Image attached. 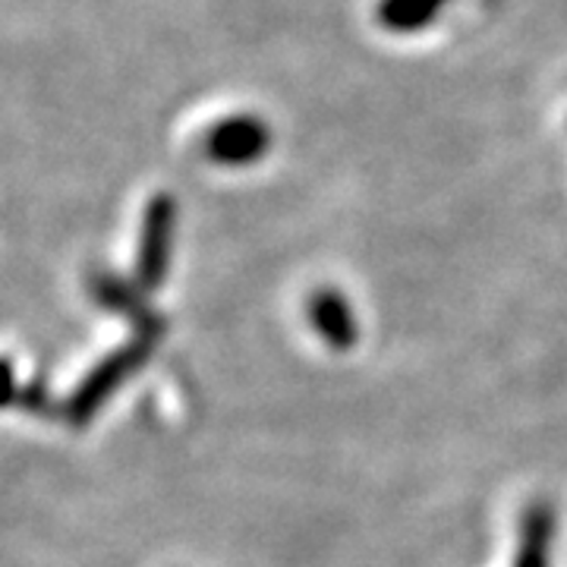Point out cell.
<instances>
[{"instance_id":"obj_1","label":"cell","mask_w":567,"mask_h":567,"mask_svg":"<svg viewBox=\"0 0 567 567\" xmlns=\"http://www.w3.org/2000/svg\"><path fill=\"white\" fill-rule=\"evenodd\" d=\"M155 350V338H145V334H136L133 341H126L123 347H117L114 353H107L102 363L95 365L80 385L73 388V394L66 398L61 416L70 425H85L92 423V416L102 410L111 394L133 375L140 372L145 360L152 357Z\"/></svg>"},{"instance_id":"obj_2","label":"cell","mask_w":567,"mask_h":567,"mask_svg":"<svg viewBox=\"0 0 567 567\" xmlns=\"http://www.w3.org/2000/svg\"><path fill=\"white\" fill-rule=\"evenodd\" d=\"M174 234H177V203L171 196H155L145 205L140 252H136V284L142 290H155L167 281L171 256H174Z\"/></svg>"},{"instance_id":"obj_3","label":"cell","mask_w":567,"mask_h":567,"mask_svg":"<svg viewBox=\"0 0 567 567\" xmlns=\"http://www.w3.org/2000/svg\"><path fill=\"white\" fill-rule=\"evenodd\" d=\"M271 145V133L256 117H230L205 136V155L224 167H246L259 162Z\"/></svg>"},{"instance_id":"obj_4","label":"cell","mask_w":567,"mask_h":567,"mask_svg":"<svg viewBox=\"0 0 567 567\" xmlns=\"http://www.w3.org/2000/svg\"><path fill=\"white\" fill-rule=\"evenodd\" d=\"M89 293L95 297V303L114 312V316H123L126 322L136 324V334H145V338H162L164 334V319L148 306V300L142 297L145 290L142 287H133L126 284L117 275L111 271H95L92 281H89Z\"/></svg>"},{"instance_id":"obj_5","label":"cell","mask_w":567,"mask_h":567,"mask_svg":"<svg viewBox=\"0 0 567 567\" xmlns=\"http://www.w3.org/2000/svg\"><path fill=\"white\" fill-rule=\"evenodd\" d=\"M309 322L319 331L324 344L331 350H350L360 338V324H357V316H353V306L347 300L341 290L334 287H322L309 297Z\"/></svg>"},{"instance_id":"obj_6","label":"cell","mask_w":567,"mask_h":567,"mask_svg":"<svg viewBox=\"0 0 567 567\" xmlns=\"http://www.w3.org/2000/svg\"><path fill=\"white\" fill-rule=\"evenodd\" d=\"M551 533H555V517L546 505L529 507L520 527V546L514 567H548L551 555Z\"/></svg>"},{"instance_id":"obj_7","label":"cell","mask_w":567,"mask_h":567,"mask_svg":"<svg viewBox=\"0 0 567 567\" xmlns=\"http://www.w3.org/2000/svg\"><path fill=\"white\" fill-rule=\"evenodd\" d=\"M445 3L447 0H385L379 17L394 32H413V29H423L425 22L435 20V13Z\"/></svg>"},{"instance_id":"obj_8","label":"cell","mask_w":567,"mask_h":567,"mask_svg":"<svg viewBox=\"0 0 567 567\" xmlns=\"http://www.w3.org/2000/svg\"><path fill=\"white\" fill-rule=\"evenodd\" d=\"M20 382H17V369L10 360L0 357V410L20 401Z\"/></svg>"}]
</instances>
